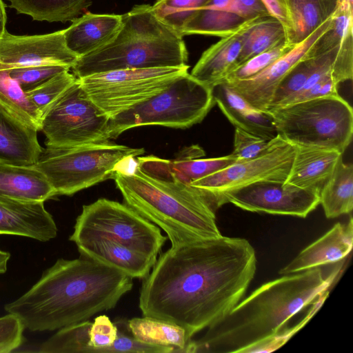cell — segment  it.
Returning a JSON list of instances; mask_svg holds the SVG:
<instances>
[{"instance_id":"1","label":"cell","mask_w":353,"mask_h":353,"mask_svg":"<svg viewBox=\"0 0 353 353\" xmlns=\"http://www.w3.org/2000/svg\"><path fill=\"white\" fill-rule=\"evenodd\" d=\"M256 268L254 248L221 236L171 246L142 279L143 316L183 327L190 339L223 320L241 300Z\"/></svg>"},{"instance_id":"2","label":"cell","mask_w":353,"mask_h":353,"mask_svg":"<svg viewBox=\"0 0 353 353\" xmlns=\"http://www.w3.org/2000/svg\"><path fill=\"white\" fill-rule=\"evenodd\" d=\"M132 278L99 261L59 259L25 294L4 307L25 329L54 331L114 308Z\"/></svg>"},{"instance_id":"3","label":"cell","mask_w":353,"mask_h":353,"mask_svg":"<svg viewBox=\"0 0 353 353\" xmlns=\"http://www.w3.org/2000/svg\"><path fill=\"white\" fill-rule=\"evenodd\" d=\"M338 272L325 277L317 267L263 284L223 320L208 327L201 339H191L185 353H245L282 332L293 316L328 290Z\"/></svg>"},{"instance_id":"4","label":"cell","mask_w":353,"mask_h":353,"mask_svg":"<svg viewBox=\"0 0 353 353\" xmlns=\"http://www.w3.org/2000/svg\"><path fill=\"white\" fill-rule=\"evenodd\" d=\"M125 204L161 228L171 246L222 236L215 210L199 189L176 181L152 177L137 165L112 176Z\"/></svg>"},{"instance_id":"5","label":"cell","mask_w":353,"mask_h":353,"mask_svg":"<svg viewBox=\"0 0 353 353\" xmlns=\"http://www.w3.org/2000/svg\"><path fill=\"white\" fill-rule=\"evenodd\" d=\"M121 17V28L111 42L78 58L71 68L77 79L115 70L188 65L183 36L161 21L152 6L136 5Z\"/></svg>"},{"instance_id":"6","label":"cell","mask_w":353,"mask_h":353,"mask_svg":"<svg viewBox=\"0 0 353 353\" xmlns=\"http://www.w3.org/2000/svg\"><path fill=\"white\" fill-rule=\"evenodd\" d=\"M143 148L109 141L77 146H46L34 166L52 186L56 195L71 196L108 179L122 163L138 157Z\"/></svg>"},{"instance_id":"7","label":"cell","mask_w":353,"mask_h":353,"mask_svg":"<svg viewBox=\"0 0 353 353\" xmlns=\"http://www.w3.org/2000/svg\"><path fill=\"white\" fill-rule=\"evenodd\" d=\"M277 134L293 145L343 153L352 141L353 111L339 94L270 108Z\"/></svg>"},{"instance_id":"8","label":"cell","mask_w":353,"mask_h":353,"mask_svg":"<svg viewBox=\"0 0 353 353\" xmlns=\"http://www.w3.org/2000/svg\"><path fill=\"white\" fill-rule=\"evenodd\" d=\"M215 104L213 88L187 73L147 101L110 119L108 138L143 125L188 128L201 123Z\"/></svg>"},{"instance_id":"9","label":"cell","mask_w":353,"mask_h":353,"mask_svg":"<svg viewBox=\"0 0 353 353\" xmlns=\"http://www.w3.org/2000/svg\"><path fill=\"white\" fill-rule=\"evenodd\" d=\"M94 238L112 240L154 259L168 239L126 204L105 198L83 206L69 240L77 244Z\"/></svg>"},{"instance_id":"10","label":"cell","mask_w":353,"mask_h":353,"mask_svg":"<svg viewBox=\"0 0 353 353\" xmlns=\"http://www.w3.org/2000/svg\"><path fill=\"white\" fill-rule=\"evenodd\" d=\"M189 65L123 69L78 79L92 101L110 119L147 101L188 73Z\"/></svg>"},{"instance_id":"11","label":"cell","mask_w":353,"mask_h":353,"mask_svg":"<svg viewBox=\"0 0 353 353\" xmlns=\"http://www.w3.org/2000/svg\"><path fill=\"white\" fill-rule=\"evenodd\" d=\"M108 118L87 96L78 79L42 114L46 145L69 147L109 141Z\"/></svg>"},{"instance_id":"12","label":"cell","mask_w":353,"mask_h":353,"mask_svg":"<svg viewBox=\"0 0 353 353\" xmlns=\"http://www.w3.org/2000/svg\"><path fill=\"white\" fill-rule=\"evenodd\" d=\"M295 153V146L283 139L263 155L238 161L213 174L192 181L190 185L200 190L212 207L221 194L254 183H284Z\"/></svg>"},{"instance_id":"13","label":"cell","mask_w":353,"mask_h":353,"mask_svg":"<svg viewBox=\"0 0 353 353\" xmlns=\"http://www.w3.org/2000/svg\"><path fill=\"white\" fill-rule=\"evenodd\" d=\"M231 203L244 210L305 218L320 204V191L287 183H254L219 195L216 210Z\"/></svg>"},{"instance_id":"14","label":"cell","mask_w":353,"mask_h":353,"mask_svg":"<svg viewBox=\"0 0 353 353\" xmlns=\"http://www.w3.org/2000/svg\"><path fill=\"white\" fill-rule=\"evenodd\" d=\"M331 17L312 34L254 76L225 81L226 84L254 108L268 111L279 84L301 61L309 58L312 48L329 28Z\"/></svg>"},{"instance_id":"15","label":"cell","mask_w":353,"mask_h":353,"mask_svg":"<svg viewBox=\"0 0 353 353\" xmlns=\"http://www.w3.org/2000/svg\"><path fill=\"white\" fill-rule=\"evenodd\" d=\"M77 59L65 45L63 30L35 35H13L6 30L0 37V65L8 68L57 64L71 69Z\"/></svg>"},{"instance_id":"16","label":"cell","mask_w":353,"mask_h":353,"mask_svg":"<svg viewBox=\"0 0 353 353\" xmlns=\"http://www.w3.org/2000/svg\"><path fill=\"white\" fill-rule=\"evenodd\" d=\"M205 152L199 145L184 148L173 160L155 156L137 157V166L147 174L162 180L190 185L192 181L221 170L237 162L232 154L201 159Z\"/></svg>"},{"instance_id":"17","label":"cell","mask_w":353,"mask_h":353,"mask_svg":"<svg viewBox=\"0 0 353 353\" xmlns=\"http://www.w3.org/2000/svg\"><path fill=\"white\" fill-rule=\"evenodd\" d=\"M353 245V224L338 222L325 234L302 250L288 265L281 268V275L294 274L343 259Z\"/></svg>"},{"instance_id":"18","label":"cell","mask_w":353,"mask_h":353,"mask_svg":"<svg viewBox=\"0 0 353 353\" xmlns=\"http://www.w3.org/2000/svg\"><path fill=\"white\" fill-rule=\"evenodd\" d=\"M0 234L46 242L57 236V227L44 203L3 201H0Z\"/></svg>"},{"instance_id":"19","label":"cell","mask_w":353,"mask_h":353,"mask_svg":"<svg viewBox=\"0 0 353 353\" xmlns=\"http://www.w3.org/2000/svg\"><path fill=\"white\" fill-rule=\"evenodd\" d=\"M121 23V15L87 12L63 30L65 45L78 58L83 57L111 42Z\"/></svg>"},{"instance_id":"20","label":"cell","mask_w":353,"mask_h":353,"mask_svg":"<svg viewBox=\"0 0 353 353\" xmlns=\"http://www.w3.org/2000/svg\"><path fill=\"white\" fill-rule=\"evenodd\" d=\"M41 150L37 130L0 105V163L34 165Z\"/></svg>"},{"instance_id":"21","label":"cell","mask_w":353,"mask_h":353,"mask_svg":"<svg viewBox=\"0 0 353 353\" xmlns=\"http://www.w3.org/2000/svg\"><path fill=\"white\" fill-rule=\"evenodd\" d=\"M294 146L292 164L285 183L321 191L343 157V153L327 148Z\"/></svg>"},{"instance_id":"22","label":"cell","mask_w":353,"mask_h":353,"mask_svg":"<svg viewBox=\"0 0 353 353\" xmlns=\"http://www.w3.org/2000/svg\"><path fill=\"white\" fill-rule=\"evenodd\" d=\"M76 245L81 256L118 269L132 279L145 278L157 261L108 239L94 238Z\"/></svg>"},{"instance_id":"23","label":"cell","mask_w":353,"mask_h":353,"mask_svg":"<svg viewBox=\"0 0 353 353\" xmlns=\"http://www.w3.org/2000/svg\"><path fill=\"white\" fill-rule=\"evenodd\" d=\"M216 104L235 127L270 140L277 132L270 114L252 106L225 83L213 88Z\"/></svg>"},{"instance_id":"24","label":"cell","mask_w":353,"mask_h":353,"mask_svg":"<svg viewBox=\"0 0 353 353\" xmlns=\"http://www.w3.org/2000/svg\"><path fill=\"white\" fill-rule=\"evenodd\" d=\"M54 196L47 178L34 165L0 163V201L44 203Z\"/></svg>"},{"instance_id":"25","label":"cell","mask_w":353,"mask_h":353,"mask_svg":"<svg viewBox=\"0 0 353 353\" xmlns=\"http://www.w3.org/2000/svg\"><path fill=\"white\" fill-rule=\"evenodd\" d=\"M242 28L229 36L222 37L204 51L190 75L212 88L222 83L236 65L241 48Z\"/></svg>"},{"instance_id":"26","label":"cell","mask_w":353,"mask_h":353,"mask_svg":"<svg viewBox=\"0 0 353 353\" xmlns=\"http://www.w3.org/2000/svg\"><path fill=\"white\" fill-rule=\"evenodd\" d=\"M249 22L236 12L230 0H209L186 22L181 34L222 38L239 31Z\"/></svg>"},{"instance_id":"27","label":"cell","mask_w":353,"mask_h":353,"mask_svg":"<svg viewBox=\"0 0 353 353\" xmlns=\"http://www.w3.org/2000/svg\"><path fill=\"white\" fill-rule=\"evenodd\" d=\"M241 41V48L235 67L287 41L286 29L272 16L263 17L248 23L242 28Z\"/></svg>"},{"instance_id":"28","label":"cell","mask_w":353,"mask_h":353,"mask_svg":"<svg viewBox=\"0 0 353 353\" xmlns=\"http://www.w3.org/2000/svg\"><path fill=\"white\" fill-rule=\"evenodd\" d=\"M292 28L287 33L288 43L295 46L312 34L330 18L337 0H288Z\"/></svg>"},{"instance_id":"29","label":"cell","mask_w":353,"mask_h":353,"mask_svg":"<svg viewBox=\"0 0 353 353\" xmlns=\"http://www.w3.org/2000/svg\"><path fill=\"white\" fill-rule=\"evenodd\" d=\"M128 327L137 341L145 344L172 347L173 353H185L192 339L183 327L149 316L129 319Z\"/></svg>"},{"instance_id":"30","label":"cell","mask_w":353,"mask_h":353,"mask_svg":"<svg viewBox=\"0 0 353 353\" xmlns=\"http://www.w3.org/2000/svg\"><path fill=\"white\" fill-rule=\"evenodd\" d=\"M320 204L327 219L350 214L353 208V165L343 157L320 191Z\"/></svg>"},{"instance_id":"31","label":"cell","mask_w":353,"mask_h":353,"mask_svg":"<svg viewBox=\"0 0 353 353\" xmlns=\"http://www.w3.org/2000/svg\"><path fill=\"white\" fill-rule=\"evenodd\" d=\"M10 7L33 20L72 21L91 4V0H8Z\"/></svg>"},{"instance_id":"32","label":"cell","mask_w":353,"mask_h":353,"mask_svg":"<svg viewBox=\"0 0 353 353\" xmlns=\"http://www.w3.org/2000/svg\"><path fill=\"white\" fill-rule=\"evenodd\" d=\"M0 105L37 131L41 114L29 100L19 83L10 75V68L0 65Z\"/></svg>"},{"instance_id":"33","label":"cell","mask_w":353,"mask_h":353,"mask_svg":"<svg viewBox=\"0 0 353 353\" xmlns=\"http://www.w3.org/2000/svg\"><path fill=\"white\" fill-rule=\"evenodd\" d=\"M208 1L209 0H157L152 8L161 21L181 34L186 22Z\"/></svg>"},{"instance_id":"34","label":"cell","mask_w":353,"mask_h":353,"mask_svg":"<svg viewBox=\"0 0 353 353\" xmlns=\"http://www.w3.org/2000/svg\"><path fill=\"white\" fill-rule=\"evenodd\" d=\"M60 72L34 88L26 92L29 100L42 114L77 79L69 72Z\"/></svg>"},{"instance_id":"35","label":"cell","mask_w":353,"mask_h":353,"mask_svg":"<svg viewBox=\"0 0 353 353\" xmlns=\"http://www.w3.org/2000/svg\"><path fill=\"white\" fill-rule=\"evenodd\" d=\"M317 65L316 58H307L299 63L279 84L268 109L280 106L287 98L301 90Z\"/></svg>"},{"instance_id":"36","label":"cell","mask_w":353,"mask_h":353,"mask_svg":"<svg viewBox=\"0 0 353 353\" xmlns=\"http://www.w3.org/2000/svg\"><path fill=\"white\" fill-rule=\"evenodd\" d=\"M294 46L288 43L287 41H283L234 68L226 76L223 82L248 79L256 75Z\"/></svg>"},{"instance_id":"37","label":"cell","mask_w":353,"mask_h":353,"mask_svg":"<svg viewBox=\"0 0 353 353\" xmlns=\"http://www.w3.org/2000/svg\"><path fill=\"white\" fill-rule=\"evenodd\" d=\"M281 139L277 134L268 140L235 128L234 150L231 154L236 157L237 162L253 159L267 152Z\"/></svg>"},{"instance_id":"38","label":"cell","mask_w":353,"mask_h":353,"mask_svg":"<svg viewBox=\"0 0 353 353\" xmlns=\"http://www.w3.org/2000/svg\"><path fill=\"white\" fill-rule=\"evenodd\" d=\"M70 70L69 67L63 65L46 64L12 68L10 75L26 92L54 75Z\"/></svg>"},{"instance_id":"39","label":"cell","mask_w":353,"mask_h":353,"mask_svg":"<svg viewBox=\"0 0 353 353\" xmlns=\"http://www.w3.org/2000/svg\"><path fill=\"white\" fill-rule=\"evenodd\" d=\"M118 334L115 323L106 315L94 319L89 330L90 353H109V347L114 342Z\"/></svg>"},{"instance_id":"40","label":"cell","mask_w":353,"mask_h":353,"mask_svg":"<svg viewBox=\"0 0 353 353\" xmlns=\"http://www.w3.org/2000/svg\"><path fill=\"white\" fill-rule=\"evenodd\" d=\"M332 77L339 83L353 77V25L345 32L337 50L331 70Z\"/></svg>"},{"instance_id":"41","label":"cell","mask_w":353,"mask_h":353,"mask_svg":"<svg viewBox=\"0 0 353 353\" xmlns=\"http://www.w3.org/2000/svg\"><path fill=\"white\" fill-rule=\"evenodd\" d=\"M328 294L329 292L327 290L319 295L315 300L311 310L308 312L307 315L298 325L290 329H287L286 331L283 330L272 338L266 339L249 347L246 350L245 353L270 352L279 348L309 321L319 308L321 307Z\"/></svg>"},{"instance_id":"42","label":"cell","mask_w":353,"mask_h":353,"mask_svg":"<svg viewBox=\"0 0 353 353\" xmlns=\"http://www.w3.org/2000/svg\"><path fill=\"white\" fill-rule=\"evenodd\" d=\"M24 329L20 319L12 314L0 317V353H9L20 347Z\"/></svg>"},{"instance_id":"43","label":"cell","mask_w":353,"mask_h":353,"mask_svg":"<svg viewBox=\"0 0 353 353\" xmlns=\"http://www.w3.org/2000/svg\"><path fill=\"white\" fill-rule=\"evenodd\" d=\"M339 84L332 77L327 76L310 88L301 90L291 95L280 106L322 97L338 95L339 94L338 91Z\"/></svg>"},{"instance_id":"44","label":"cell","mask_w":353,"mask_h":353,"mask_svg":"<svg viewBox=\"0 0 353 353\" xmlns=\"http://www.w3.org/2000/svg\"><path fill=\"white\" fill-rule=\"evenodd\" d=\"M236 12L246 21L270 15L261 0H231Z\"/></svg>"},{"instance_id":"45","label":"cell","mask_w":353,"mask_h":353,"mask_svg":"<svg viewBox=\"0 0 353 353\" xmlns=\"http://www.w3.org/2000/svg\"><path fill=\"white\" fill-rule=\"evenodd\" d=\"M269 14L280 21L288 33L292 28V19L288 0H261Z\"/></svg>"},{"instance_id":"46","label":"cell","mask_w":353,"mask_h":353,"mask_svg":"<svg viewBox=\"0 0 353 353\" xmlns=\"http://www.w3.org/2000/svg\"><path fill=\"white\" fill-rule=\"evenodd\" d=\"M343 13L353 14V0H337L336 6L332 15Z\"/></svg>"},{"instance_id":"47","label":"cell","mask_w":353,"mask_h":353,"mask_svg":"<svg viewBox=\"0 0 353 353\" xmlns=\"http://www.w3.org/2000/svg\"><path fill=\"white\" fill-rule=\"evenodd\" d=\"M7 15L5 4L3 0H0V37L6 31Z\"/></svg>"},{"instance_id":"48","label":"cell","mask_w":353,"mask_h":353,"mask_svg":"<svg viewBox=\"0 0 353 353\" xmlns=\"http://www.w3.org/2000/svg\"><path fill=\"white\" fill-rule=\"evenodd\" d=\"M10 258L9 252L0 249V274H3L7 270L8 261Z\"/></svg>"}]
</instances>
